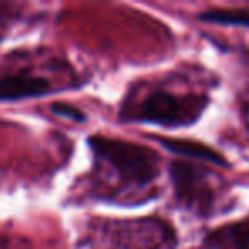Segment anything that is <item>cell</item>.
<instances>
[{
  "label": "cell",
  "mask_w": 249,
  "mask_h": 249,
  "mask_svg": "<svg viewBox=\"0 0 249 249\" xmlns=\"http://www.w3.org/2000/svg\"><path fill=\"white\" fill-rule=\"evenodd\" d=\"M52 111L55 114H58V116L67 118V120H72V121H77V123H80V121L86 120V114H84L82 111L77 109V107H73V106H70V104H65V103L52 104Z\"/></svg>",
  "instance_id": "cell-8"
},
{
  "label": "cell",
  "mask_w": 249,
  "mask_h": 249,
  "mask_svg": "<svg viewBox=\"0 0 249 249\" xmlns=\"http://www.w3.org/2000/svg\"><path fill=\"white\" fill-rule=\"evenodd\" d=\"M212 249H249V220L215 229L207 237Z\"/></svg>",
  "instance_id": "cell-6"
},
{
  "label": "cell",
  "mask_w": 249,
  "mask_h": 249,
  "mask_svg": "<svg viewBox=\"0 0 249 249\" xmlns=\"http://www.w3.org/2000/svg\"><path fill=\"white\" fill-rule=\"evenodd\" d=\"M52 89L50 82L33 72L5 73L0 77V101H18L24 97L43 96Z\"/></svg>",
  "instance_id": "cell-4"
},
{
  "label": "cell",
  "mask_w": 249,
  "mask_h": 249,
  "mask_svg": "<svg viewBox=\"0 0 249 249\" xmlns=\"http://www.w3.org/2000/svg\"><path fill=\"white\" fill-rule=\"evenodd\" d=\"M200 21L224 26H244L249 28V9H210L198 16Z\"/></svg>",
  "instance_id": "cell-7"
},
{
  "label": "cell",
  "mask_w": 249,
  "mask_h": 249,
  "mask_svg": "<svg viewBox=\"0 0 249 249\" xmlns=\"http://www.w3.org/2000/svg\"><path fill=\"white\" fill-rule=\"evenodd\" d=\"M171 181L178 200L186 207L207 213L213 203V191L207 179V173L195 164L174 160L169 167Z\"/></svg>",
  "instance_id": "cell-3"
},
{
  "label": "cell",
  "mask_w": 249,
  "mask_h": 249,
  "mask_svg": "<svg viewBox=\"0 0 249 249\" xmlns=\"http://www.w3.org/2000/svg\"><path fill=\"white\" fill-rule=\"evenodd\" d=\"M208 99L203 96H178L167 90H152L139 103L132 118L164 126L193 124L205 111Z\"/></svg>",
  "instance_id": "cell-2"
},
{
  "label": "cell",
  "mask_w": 249,
  "mask_h": 249,
  "mask_svg": "<svg viewBox=\"0 0 249 249\" xmlns=\"http://www.w3.org/2000/svg\"><path fill=\"white\" fill-rule=\"evenodd\" d=\"M89 145L97 159L109 164L126 183L147 186L159 173V159L147 147L104 137H90Z\"/></svg>",
  "instance_id": "cell-1"
},
{
  "label": "cell",
  "mask_w": 249,
  "mask_h": 249,
  "mask_svg": "<svg viewBox=\"0 0 249 249\" xmlns=\"http://www.w3.org/2000/svg\"><path fill=\"white\" fill-rule=\"evenodd\" d=\"M159 143L166 150L174 154H179L184 157H191V159L203 160L208 164H215V166H229L227 159L222 154H218L215 149L208 145H203L195 140H179V139H159Z\"/></svg>",
  "instance_id": "cell-5"
}]
</instances>
